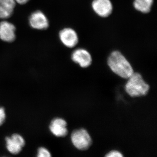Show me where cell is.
Wrapping results in <instances>:
<instances>
[{
  "mask_svg": "<svg viewBox=\"0 0 157 157\" xmlns=\"http://www.w3.org/2000/svg\"><path fill=\"white\" fill-rule=\"evenodd\" d=\"M107 63L113 73L124 78H128L134 73L131 64L118 51H114L108 57Z\"/></svg>",
  "mask_w": 157,
  "mask_h": 157,
  "instance_id": "cell-1",
  "label": "cell"
},
{
  "mask_svg": "<svg viewBox=\"0 0 157 157\" xmlns=\"http://www.w3.org/2000/svg\"><path fill=\"white\" fill-rule=\"evenodd\" d=\"M125 85V91L132 98L146 95L149 85L144 81L140 73H134L128 78Z\"/></svg>",
  "mask_w": 157,
  "mask_h": 157,
  "instance_id": "cell-2",
  "label": "cell"
},
{
  "mask_svg": "<svg viewBox=\"0 0 157 157\" xmlns=\"http://www.w3.org/2000/svg\"><path fill=\"white\" fill-rule=\"evenodd\" d=\"M71 138L73 145L79 150H86L92 143L89 134L85 129L73 131L71 134Z\"/></svg>",
  "mask_w": 157,
  "mask_h": 157,
  "instance_id": "cell-3",
  "label": "cell"
},
{
  "mask_svg": "<svg viewBox=\"0 0 157 157\" xmlns=\"http://www.w3.org/2000/svg\"><path fill=\"white\" fill-rule=\"evenodd\" d=\"M6 140L7 149L13 155L18 154L25 145V140L23 137L17 134L6 137Z\"/></svg>",
  "mask_w": 157,
  "mask_h": 157,
  "instance_id": "cell-4",
  "label": "cell"
},
{
  "mask_svg": "<svg viewBox=\"0 0 157 157\" xmlns=\"http://www.w3.org/2000/svg\"><path fill=\"white\" fill-rule=\"evenodd\" d=\"M92 7L96 14L101 17H108L113 11L112 4L110 0H94Z\"/></svg>",
  "mask_w": 157,
  "mask_h": 157,
  "instance_id": "cell-5",
  "label": "cell"
},
{
  "mask_svg": "<svg viewBox=\"0 0 157 157\" xmlns=\"http://www.w3.org/2000/svg\"><path fill=\"white\" fill-rule=\"evenodd\" d=\"M71 58L73 62L82 68H87L91 64L92 59L88 51L83 48H78L73 52Z\"/></svg>",
  "mask_w": 157,
  "mask_h": 157,
  "instance_id": "cell-6",
  "label": "cell"
},
{
  "mask_svg": "<svg viewBox=\"0 0 157 157\" xmlns=\"http://www.w3.org/2000/svg\"><path fill=\"white\" fill-rule=\"evenodd\" d=\"M59 36L62 43L68 48H73L78 44V35L73 29H64L60 32Z\"/></svg>",
  "mask_w": 157,
  "mask_h": 157,
  "instance_id": "cell-7",
  "label": "cell"
},
{
  "mask_svg": "<svg viewBox=\"0 0 157 157\" xmlns=\"http://www.w3.org/2000/svg\"><path fill=\"white\" fill-rule=\"evenodd\" d=\"M29 22L33 28L38 30H45L49 25L48 21L45 14L40 11H35L30 16Z\"/></svg>",
  "mask_w": 157,
  "mask_h": 157,
  "instance_id": "cell-8",
  "label": "cell"
},
{
  "mask_svg": "<svg viewBox=\"0 0 157 157\" xmlns=\"http://www.w3.org/2000/svg\"><path fill=\"white\" fill-rule=\"evenodd\" d=\"M49 129L54 135L58 137H65L68 133L67 122L60 118L52 120L49 126Z\"/></svg>",
  "mask_w": 157,
  "mask_h": 157,
  "instance_id": "cell-9",
  "label": "cell"
},
{
  "mask_svg": "<svg viewBox=\"0 0 157 157\" xmlns=\"http://www.w3.org/2000/svg\"><path fill=\"white\" fill-rule=\"evenodd\" d=\"M15 27L7 21L0 23V39L6 42H13L15 39Z\"/></svg>",
  "mask_w": 157,
  "mask_h": 157,
  "instance_id": "cell-10",
  "label": "cell"
},
{
  "mask_svg": "<svg viewBox=\"0 0 157 157\" xmlns=\"http://www.w3.org/2000/svg\"><path fill=\"white\" fill-rule=\"evenodd\" d=\"M154 0H134L133 6L137 11L141 13H149L151 10Z\"/></svg>",
  "mask_w": 157,
  "mask_h": 157,
  "instance_id": "cell-11",
  "label": "cell"
},
{
  "mask_svg": "<svg viewBox=\"0 0 157 157\" xmlns=\"http://www.w3.org/2000/svg\"><path fill=\"white\" fill-rule=\"evenodd\" d=\"M13 10L0 5V19H6L11 17Z\"/></svg>",
  "mask_w": 157,
  "mask_h": 157,
  "instance_id": "cell-12",
  "label": "cell"
},
{
  "mask_svg": "<svg viewBox=\"0 0 157 157\" xmlns=\"http://www.w3.org/2000/svg\"><path fill=\"white\" fill-rule=\"evenodd\" d=\"M15 2L14 0H0V5L9 9H13L15 7Z\"/></svg>",
  "mask_w": 157,
  "mask_h": 157,
  "instance_id": "cell-13",
  "label": "cell"
},
{
  "mask_svg": "<svg viewBox=\"0 0 157 157\" xmlns=\"http://www.w3.org/2000/svg\"><path fill=\"white\" fill-rule=\"evenodd\" d=\"M51 156V155L50 152L45 147H41L38 149L37 157H50Z\"/></svg>",
  "mask_w": 157,
  "mask_h": 157,
  "instance_id": "cell-14",
  "label": "cell"
},
{
  "mask_svg": "<svg viewBox=\"0 0 157 157\" xmlns=\"http://www.w3.org/2000/svg\"><path fill=\"white\" fill-rule=\"evenodd\" d=\"M107 157H123V155H122L120 152L117 151H112L107 153V155L105 156Z\"/></svg>",
  "mask_w": 157,
  "mask_h": 157,
  "instance_id": "cell-15",
  "label": "cell"
},
{
  "mask_svg": "<svg viewBox=\"0 0 157 157\" xmlns=\"http://www.w3.org/2000/svg\"><path fill=\"white\" fill-rule=\"evenodd\" d=\"M6 118V113L5 109L3 107H0V126L2 125Z\"/></svg>",
  "mask_w": 157,
  "mask_h": 157,
  "instance_id": "cell-16",
  "label": "cell"
},
{
  "mask_svg": "<svg viewBox=\"0 0 157 157\" xmlns=\"http://www.w3.org/2000/svg\"><path fill=\"white\" fill-rule=\"evenodd\" d=\"M15 2L18 3L21 5H23L29 2V0H14Z\"/></svg>",
  "mask_w": 157,
  "mask_h": 157,
  "instance_id": "cell-17",
  "label": "cell"
}]
</instances>
